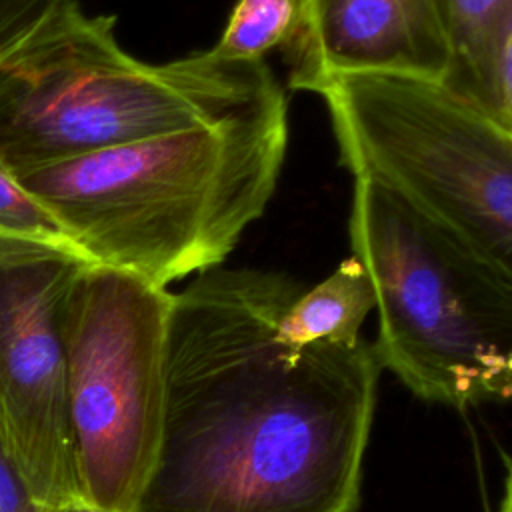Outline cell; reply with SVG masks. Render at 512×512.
Instances as JSON below:
<instances>
[{
  "mask_svg": "<svg viewBox=\"0 0 512 512\" xmlns=\"http://www.w3.org/2000/svg\"><path fill=\"white\" fill-rule=\"evenodd\" d=\"M294 278L216 266L172 296L162 442L134 512H358L374 344L278 340Z\"/></svg>",
  "mask_w": 512,
  "mask_h": 512,
  "instance_id": "cell-1",
  "label": "cell"
},
{
  "mask_svg": "<svg viewBox=\"0 0 512 512\" xmlns=\"http://www.w3.org/2000/svg\"><path fill=\"white\" fill-rule=\"evenodd\" d=\"M286 98L20 174L90 264L152 286L222 266L278 184Z\"/></svg>",
  "mask_w": 512,
  "mask_h": 512,
  "instance_id": "cell-2",
  "label": "cell"
},
{
  "mask_svg": "<svg viewBox=\"0 0 512 512\" xmlns=\"http://www.w3.org/2000/svg\"><path fill=\"white\" fill-rule=\"evenodd\" d=\"M280 98L266 60H226L208 48L148 64L120 46L114 16H90L76 2L0 66V154L20 176Z\"/></svg>",
  "mask_w": 512,
  "mask_h": 512,
  "instance_id": "cell-3",
  "label": "cell"
},
{
  "mask_svg": "<svg viewBox=\"0 0 512 512\" xmlns=\"http://www.w3.org/2000/svg\"><path fill=\"white\" fill-rule=\"evenodd\" d=\"M348 234L376 292L380 366L454 408L512 398V288L370 178H354Z\"/></svg>",
  "mask_w": 512,
  "mask_h": 512,
  "instance_id": "cell-4",
  "label": "cell"
},
{
  "mask_svg": "<svg viewBox=\"0 0 512 512\" xmlns=\"http://www.w3.org/2000/svg\"><path fill=\"white\" fill-rule=\"evenodd\" d=\"M340 164L420 212L512 288V134L442 84L338 74L312 90Z\"/></svg>",
  "mask_w": 512,
  "mask_h": 512,
  "instance_id": "cell-5",
  "label": "cell"
},
{
  "mask_svg": "<svg viewBox=\"0 0 512 512\" xmlns=\"http://www.w3.org/2000/svg\"><path fill=\"white\" fill-rule=\"evenodd\" d=\"M172 292L86 264L64 308L68 408L82 500L134 512L154 472L164 424Z\"/></svg>",
  "mask_w": 512,
  "mask_h": 512,
  "instance_id": "cell-6",
  "label": "cell"
},
{
  "mask_svg": "<svg viewBox=\"0 0 512 512\" xmlns=\"http://www.w3.org/2000/svg\"><path fill=\"white\" fill-rule=\"evenodd\" d=\"M88 262L0 242V438L40 508L82 504L62 320Z\"/></svg>",
  "mask_w": 512,
  "mask_h": 512,
  "instance_id": "cell-7",
  "label": "cell"
},
{
  "mask_svg": "<svg viewBox=\"0 0 512 512\" xmlns=\"http://www.w3.org/2000/svg\"><path fill=\"white\" fill-rule=\"evenodd\" d=\"M284 54L288 84L302 92L338 74L444 84L448 0H304L302 24Z\"/></svg>",
  "mask_w": 512,
  "mask_h": 512,
  "instance_id": "cell-8",
  "label": "cell"
},
{
  "mask_svg": "<svg viewBox=\"0 0 512 512\" xmlns=\"http://www.w3.org/2000/svg\"><path fill=\"white\" fill-rule=\"evenodd\" d=\"M450 68L444 88L494 120L496 82L512 40V0H448Z\"/></svg>",
  "mask_w": 512,
  "mask_h": 512,
  "instance_id": "cell-9",
  "label": "cell"
},
{
  "mask_svg": "<svg viewBox=\"0 0 512 512\" xmlns=\"http://www.w3.org/2000/svg\"><path fill=\"white\" fill-rule=\"evenodd\" d=\"M374 308L370 274L356 256H350L286 308L278 322V340L294 350L312 344L354 346L362 340L360 328Z\"/></svg>",
  "mask_w": 512,
  "mask_h": 512,
  "instance_id": "cell-10",
  "label": "cell"
},
{
  "mask_svg": "<svg viewBox=\"0 0 512 512\" xmlns=\"http://www.w3.org/2000/svg\"><path fill=\"white\" fill-rule=\"evenodd\" d=\"M302 14L304 0H238L210 50L226 60H264L272 48L292 42Z\"/></svg>",
  "mask_w": 512,
  "mask_h": 512,
  "instance_id": "cell-11",
  "label": "cell"
},
{
  "mask_svg": "<svg viewBox=\"0 0 512 512\" xmlns=\"http://www.w3.org/2000/svg\"><path fill=\"white\" fill-rule=\"evenodd\" d=\"M0 242L50 248L88 262L56 214L26 188L0 154ZM90 264V262H88Z\"/></svg>",
  "mask_w": 512,
  "mask_h": 512,
  "instance_id": "cell-12",
  "label": "cell"
},
{
  "mask_svg": "<svg viewBox=\"0 0 512 512\" xmlns=\"http://www.w3.org/2000/svg\"><path fill=\"white\" fill-rule=\"evenodd\" d=\"M0 438V512H40Z\"/></svg>",
  "mask_w": 512,
  "mask_h": 512,
  "instance_id": "cell-13",
  "label": "cell"
},
{
  "mask_svg": "<svg viewBox=\"0 0 512 512\" xmlns=\"http://www.w3.org/2000/svg\"><path fill=\"white\" fill-rule=\"evenodd\" d=\"M494 120L512 134V40L502 56L496 82V112Z\"/></svg>",
  "mask_w": 512,
  "mask_h": 512,
  "instance_id": "cell-14",
  "label": "cell"
},
{
  "mask_svg": "<svg viewBox=\"0 0 512 512\" xmlns=\"http://www.w3.org/2000/svg\"><path fill=\"white\" fill-rule=\"evenodd\" d=\"M498 512H512V466L508 470V478H506V486H504V498L500 504Z\"/></svg>",
  "mask_w": 512,
  "mask_h": 512,
  "instance_id": "cell-15",
  "label": "cell"
},
{
  "mask_svg": "<svg viewBox=\"0 0 512 512\" xmlns=\"http://www.w3.org/2000/svg\"><path fill=\"white\" fill-rule=\"evenodd\" d=\"M40 512H102V510L82 502V504H74V506H66V508H42Z\"/></svg>",
  "mask_w": 512,
  "mask_h": 512,
  "instance_id": "cell-16",
  "label": "cell"
}]
</instances>
